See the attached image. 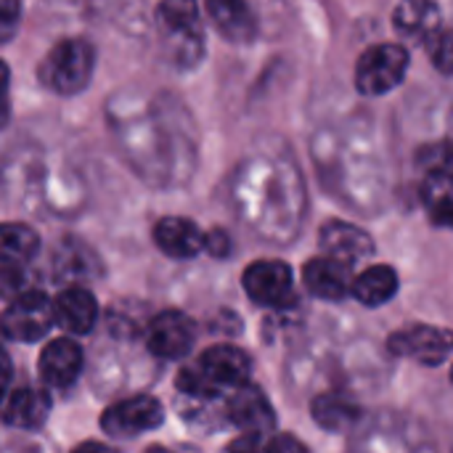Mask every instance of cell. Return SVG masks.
Returning <instances> with one entry per match:
<instances>
[{"label":"cell","instance_id":"2e32d148","mask_svg":"<svg viewBox=\"0 0 453 453\" xmlns=\"http://www.w3.org/2000/svg\"><path fill=\"white\" fill-rule=\"evenodd\" d=\"M207 13L215 24V29L228 37L231 42H250L257 32L255 13L247 3H234V0H210Z\"/></svg>","mask_w":453,"mask_h":453},{"label":"cell","instance_id":"603a6c76","mask_svg":"<svg viewBox=\"0 0 453 453\" xmlns=\"http://www.w3.org/2000/svg\"><path fill=\"white\" fill-rule=\"evenodd\" d=\"M19 21H21V3L0 0V45L11 42L16 37Z\"/></svg>","mask_w":453,"mask_h":453},{"label":"cell","instance_id":"4316f807","mask_svg":"<svg viewBox=\"0 0 453 453\" xmlns=\"http://www.w3.org/2000/svg\"><path fill=\"white\" fill-rule=\"evenodd\" d=\"M19 287H21V271L13 265H3L0 268V295L16 297V295H21Z\"/></svg>","mask_w":453,"mask_h":453},{"label":"cell","instance_id":"ffe728a7","mask_svg":"<svg viewBox=\"0 0 453 453\" xmlns=\"http://www.w3.org/2000/svg\"><path fill=\"white\" fill-rule=\"evenodd\" d=\"M422 202L435 226H451V173L449 165L433 167L422 183Z\"/></svg>","mask_w":453,"mask_h":453},{"label":"cell","instance_id":"d4e9b609","mask_svg":"<svg viewBox=\"0 0 453 453\" xmlns=\"http://www.w3.org/2000/svg\"><path fill=\"white\" fill-rule=\"evenodd\" d=\"M265 453H311L295 435H287V433H279L273 438L265 441Z\"/></svg>","mask_w":453,"mask_h":453},{"label":"cell","instance_id":"cb8c5ba5","mask_svg":"<svg viewBox=\"0 0 453 453\" xmlns=\"http://www.w3.org/2000/svg\"><path fill=\"white\" fill-rule=\"evenodd\" d=\"M11 119V69L0 58V127H5Z\"/></svg>","mask_w":453,"mask_h":453},{"label":"cell","instance_id":"d6986e66","mask_svg":"<svg viewBox=\"0 0 453 453\" xmlns=\"http://www.w3.org/2000/svg\"><path fill=\"white\" fill-rule=\"evenodd\" d=\"M40 250V236L27 223H0V263L21 265L29 263Z\"/></svg>","mask_w":453,"mask_h":453},{"label":"cell","instance_id":"5bb4252c","mask_svg":"<svg viewBox=\"0 0 453 453\" xmlns=\"http://www.w3.org/2000/svg\"><path fill=\"white\" fill-rule=\"evenodd\" d=\"M50 414V395L40 388H19L0 403V419L16 430H40Z\"/></svg>","mask_w":453,"mask_h":453},{"label":"cell","instance_id":"7a4b0ae2","mask_svg":"<svg viewBox=\"0 0 453 453\" xmlns=\"http://www.w3.org/2000/svg\"><path fill=\"white\" fill-rule=\"evenodd\" d=\"M409 50L398 42H380L361 53L356 64V88L364 96H385L403 82Z\"/></svg>","mask_w":453,"mask_h":453},{"label":"cell","instance_id":"83f0119b","mask_svg":"<svg viewBox=\"0 0 453 453\" xmlns=\"http://www.w3.org/2000/svg\"><path fill=\"white\" fill-rule=\"evenodd\" d=\"M228 453H265V438L263 435H242L231 443Z\"/></svg>","mask_w":453,"mask_h":453},{"label":"cell","instance_id":"7402d4cb","mask_svg":"<svg viewBox=\"0 0 453 453\" xmlns=\"http://www.w3.org/2000/svg\"><path fill=\"white\" fill-rule=\"evenodd\" d=\"M427 48H430V58H433V64H435L443 74H449L453 64L451 32H449L446 27L435 29V32L427 37Z\"/></svg>","mask_w":453,"mask_h":453},{"label":"cell","instance_id":"e0dca14e","mask_svg":"<svg viewBox=\"0 0 453 453\" xmlns=\"http://www.w3.org/2000/svg\"><path fill=\"white\" fill-rule=\"evenodd\" d=\"M350 292L361 305L380 308L398 295V273L390 265H372L350 281Z\"/></svg>","mask_w":453,"mask_h":453},{"label":"cell","instance_id":"52a82bcc","mask_svg":"<svg viewBox=\"0 0 453 453\" xmlns=\"http://www.w3.org/2000/svg\"><path fill=\"white\" fill-rule=\"evenodd\" d=\"M157 19L162 29L178 40V61L191 64L202 58L204 32L199 24V5L188 0H167L157 5Z\"/></svg>","mask_w":453,"mask_h":453},{"label":"cell","instance_id":"7c38bea8","mask_svg":"<svg viewBox=\"0 0 453 453\" xmlns=\"http://www.w3.org/2000/svg\"><path fill=\"white\" fill-rule=\"evenodd\" d=\"M50 308H53V324L69 334H88L98 321V303L82 287L61 289L58 297L50 303Z\"/></svg>","mask_w":453,"mask_h":453},{"label":"cell","instance_id":"3957f363","mask_svg":"<svg viewBox=\"0 0 453 453\" xmlns=\"http://www.w3.org/2000/svg\"><path fill=\"white\" fill-rule=\"evenodd\" d=\"M53 326L50 297L40 289L16 295L0 316V332L13 342H37Z\"/></svg>","mask_w":453,"mask_h":453},{"label":"cell","instance_id":"4dcf8cb0","mask_svg":"<svg viewBox=\"0 0 453 453\" xmlns=\"http://www.w3.org/2000/svg\"><path fill=\"white\" fill-rule=\"evenodd\" d=\"M143 453H173L170 449H165V446H151V449H146Z\"/></svg>","mask_w":453,"mask_h":453},{"label":"cell","instance_id":"ba28073f","mask_svg":"<svg viewBox=\"0 0 453 453\" xmlns=\"http://www.w3.org/2000/svg\"><path fill=\"white\" fill-rule=\"evenodd\" d=\"M196 340L194 321L180 311H165L151 319L146 345L162 361H180L191 353Z\"/></svg>","mask_w":453,"mask_h":453},{"label":"cell","instance_id":"30bf717a","mask_svg":"<svg viewBox=\"0 0 453 453\" xmlns=\"http://www.w3.org/2000/svg\"><path fill=\"white\" fill-rule=\"evenodd\" d=\"M226 411H228V419L242 430V435H265L276 425V411H273L268 395L252 382H247L231 393Z\"/></svg>","mask_w":453,"mask_h":453},{"label":"cell","instance_id":"4fadbf2b","mask_svg":"<svg viewBox=\"0 0 453 453\" xmlns=\"http://www.w3.org/2000/svg\"><path fill=\"white\" fill-rule=\"evenodd\" d=\"M151 236H154V244L167 257H178V260H191L204 247V234L199 231V226L194 220L178 218V215H167V218L157 220Z\"/></svg>","mask_w":453,"mask_h":453},{"label":"cell","instance_id":"f1b7e54d","mask_svg":"<svg viewBox=\"0 0 453 453\" xmlns=\"http://www.w3.org/2000/svg\"><path fill=\"white\" fill-rule=\"evenodd\" d=\"M11 377H13V364H11L8 353L0 348V403H3V398H5V390H8Z\"/></svg>","mask_w":453,"mask_h":453},{"label":"cell","instance_id":"6da1fadb","mask_svg":"<svg viewBox=\"0 0 453 453\" xmlns=\"http://www.w3.org/2000/svg\"><path fill=\"white\" fill-rule=\"evenodd\" d=\"M96 69V50L82 37H64L58 40L40 64V82L58 93L74 96L88 88Z\"/></svg>","mask_w":453,"mask_h":453},{"label":"cell","instance_id":"484cf974","mask_svg":"<svg viewBox=\"0 0 453 453\" xmlns=\"http://www.w3.org/2000/svg\"><path fill=\"white\" fill-rule=\"evenodd\" d=\"M202 250H207L212 257H228L231 255V239H228L226 231L212 228L210 234H204V247Z\"/></svg>","mask_w":453,"mask_h":453},{"label":"cell","instance_id":"9a60e30c","mask_svg":"<svg viewBox=\"0 0 453 453\" xmlns=\"http://www.w3.org/2000/svg\"><path fill=\"white\" fill-rule=\"evenodd\" d=\"M305 289L319 300H342L350 292V268L329 260V257H313L303 268Z\"/></svg>","mask_w":453,"mask_h":453},{"label":"cell","instance_id":"f546056e","mask_svg":"<svg viewBox=\"0 0 453 453\" xmlns=\"http://www.w3.org/2000/svg\"><path fill=\"white\" fill-rule=\"evenodd\" d=\"M72 453H114V451H111L109 446H104V443H96V441H93V443H82V446H77Z\"/></svg>","mask_w":453,"mask_h":453},{"label":"cell","instance_id":"8992f818","mask_svg":"<svg viewBox=\"0 0 453 453\" xmlns=\"http://www.w3.org/2000/svg\"><path fill=\"white\" fill-rule=\"evenodd\" d=\"M388 350L422 366H443L451 353V334L430 324H411L388 337Z\"/></svg>","mask_w":453,"mask_h":453},{"label":"cell","instance_id":"44dd1931","mask_svg":"<svg viewBox=\"0 0 453 453\" xmlns=\"http://www.w3.org/2000/svg\"><path fill=\"white\" fill-rule=\"evenodd\" d=\"M395 29L406 37H430L438 24V8L433 3H403L395 8Z\"/></svg>","mask_w":453,"mask_h":453},{"label":"cell","instance_id":"9c48e42d","mask_svg":"<svg viewBox=\"0 0 453 453\" xmlns=\"http://www.w3.org/2000/svg\"><path fill=\"white\" fill-rule=\"evenodd\" d=\"M319 247L324 250V257H329L345 268H353L356 263L374 255V239L364 228L345 223V220L324 223L321 234H319Z\"/></svg>","mask_w":453,"mask_h":453},{"label":"cell","instance_id":"277c9868","mask_svg":"<svg viewBox=\"0 0 453 453\" xmlns=\"http://www.w3.org/2000/svg\"><path fill=\"white\" fill-rule=\"evenodd\" d=\"M162 422H165V406L151 395H135V398L111 403L101 417L104 433L117 441H127V438L151 433V430L162 427Z\"/></svg>","mask_w":453,"mask_h":453},{"label":"cell","instance_id":"8fae6325","mask_svg":"<svg viewBox=\"0 0 453 453\" xmlns=\"http://www.w3.org/2000/svg\"><path fill=\"white\" fill-rule=\"evenodd\" d=\"M37 369L48 388H69L82 372V348L69 337L50 340L40 353Z\"/></svg>","mask_w":453,"mask_h":453},{"label":"cell","instance_id":"5b68a950","mask_svg":"<svg viewBox=\"0 0 453 453\" xmlns=\"http://www.w3.org/2000/svg\"><path fill=\"white\" fill-rule=\"evenodd\" d=\"M244 292L255 305L287 308L295 300V276L284 260H257L242 276Z\"/></svg>","mask_w":453,"mask_h":453},{"label":"cell","instance_id":"ac0fdd59","mask_svg":"<svg viewBox=\"0 0 453 453\" xmlns=\"http://www.w3.org/2000/svg\"><path fill=\"white\" fill-rule=\"evenodd\" d=\"M311 414L316 419V425L326 433H345L348 427H353L361 417L358 403L345 395V393H324L313 401Z\"/></svg>","mask_w":453,"mask_h":453}]
</instances>
